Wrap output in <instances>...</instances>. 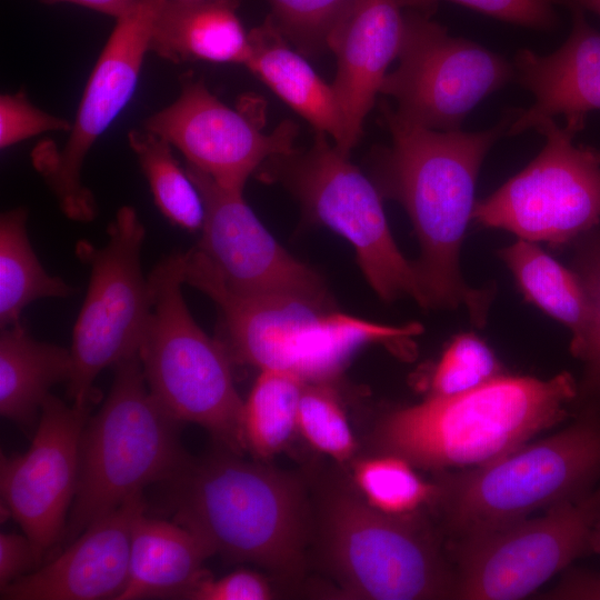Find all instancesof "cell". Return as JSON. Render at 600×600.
I'll use <instances>...</instances> for the list:
<instances>
[{
    "label": "cell",
    "mask_w": 600,
    "mask_h": 600,
    "mask_svg": "<svg viewBox=\"0 0 600 600\" xmlns=\"http://www.w3.org/2000/svg\"><path fill=\"white\" fill-rule=\"evenodd\" d=\"M163 0H137L117 23L86 84L76 120L62 149L50 141L32 152V161L60 209L70 219L90 221L97 214L92 193L82 184L89 150L130 101L138 84L152 26Z\"/></svg>",
    "instance_id": "5bb4252c"
},
{
    "label": "cell",
    "mask_w": 600,
    "mask_h": 600,
    "mask_svg": "<svg viewBox=\"0 0 600 600\" xmlns=\"http://www.w3.org/2000/svg\"><path fill=\"white\" fill-rule=\"evenodd\" d=\"M600 520V484L556 503L538 518L459 539L452 598L522 599L574 559L592 552Z\"/></svg>",
    "instance_id": "7c38bea8"
},
{
    "label": "cell",
    "mask_w": 600,
    "mask_h": 600,
    "mask_svg": "<svg viewBox=\"0 0 600 600\" xmlns=\"http://www.w3.org/2000/svg\"><path fill=\"white\" fill-rule=\"evenodd\" d=\"M354 0H268L273 23L306 56L329 49V40Z\"/></svg>",
    "instance_id": "4dcf8cb0"
},
{
    "label": "cell",
    "mask_w": 600,
    "mask_h": 600,
    "mask_svg": "<svg viewBox=\"0 0 600 600\" xmlns=\"http://www.w3.org/2000/svg\"><path fill=\"white\" fill-rule=\"evenodd\" d=\"M576 257V272L586 290L590 306L587 337L574 357L584 363L578 396L600 394V232L583 234Z\"/></svg>",
    "instance_id": "d6a6232c"
},
{
    "label": "cell",
    "mask_w": 600,
    "mask_h": 600,
    "mask_svg": "<svg viewBox=\"0 0 600 600\" xmlns=\"http://www.w3.org/2000/svg\"><path fill=\"white\" fill-rule=\"evenodd\" d=\"M71 351L32 338L20 324L1 329L0 412L23 427L33 426L50 389L69 382Z\"/></svg>",
    "instance_id": "cb8c5ba5"
},
{
    "label": "cell",
    "mask_w": 600,
    "mask_h": 600,
    "mask_svg": "<svg viewBox=\"0 0 600 600\" xmlns=\"http://www.w3.org/2000/svg\"><path fill=\"white\" fill-rule=\"evenodd\" d=\"M306 383L286 371L261 370L243 407L246 447L256 456L271 457L289 442Z\"/></svg>",
    "instance_id": "4316f807"
},
{
    "label": "cell",
    "mask_w": 600,
    "mask_h": 600,
    "mask_svg": "<svg viewBox=\"0 0 600 600\" xmlns=\"http://www.w3.org/2000/svg\"><path fill=\"white\" fill-rule=\"evenodd\" d=\"M233 454L190 459L168 481L174 521L199 536L213 553L296 577L307 538L298 484Z\"/></svg>",
    "instance_id": "277c9868"
},
{
    "label": "cell",
    "mask_w": 600,
    "mask_h": 600,
    "mask_svg": "<svg viewBox=\"0 0 600 600\" xmlns=\"http://www.w3.org/2000/svg\"><path fill=\"white\" fill-rule=\"evenodd\" d=\"M432 500L459 539L501 529L600 484V408L489 463L442 471Z\"/></svg>",
    "instance_id": "8992f818"
},
{
    "label": "cell",
    "mask_w": 600,
    "mask_h": 600,
    "mask_svg": "<svg viewBox=\"0 0 600 600\" xmlns=\"http://www.w3.org/2000/svg\"><path fill=\"white\" fill-rule=\"evenodd\" d=\"M391 147L379 161L380 190L406 209L420 243L417 262L428 308L464 306L483 324L490 298L469 287L459 257L474 208V188L490 148L507 133L511 117L482 131H439L401 118L384 106Z\"/></svg>",
    "instance_id": "6da1fadb"
},
{
    "label": "cell",
    "mask_w": 600,
    "mask_h": 600,
    "mask_svg": "<svg viewBox=\"0 0 600 600\" xmlns=\"http://www.w3.org/2000/svg\"><path fill=\"white\" fill-rule=\"evenodd\" d=\"M500 257L524 297L570 329L571 352L574 356L590 324L589 300L578 273L524 239L503 248Z\"/></svg>",
    "instance_id": "d4e9b609"
},
{
    "label": "cell",
    "mask_w": 600,
    "mask_h": 600,
    "mask_svg": "<svg viewBox=\"0 0 600 600\" xmlns=\"http://www.w3.org/2000/svg\"><path fill=\"white\" fill-rule=\"evenodd\" d=\"M44 3L68 2L81 6L117 19L131 12L137 0H41Z\"/></svg>",
    "instance_id": "f35d334b"
},
{
    "label": "cell",
    "mask_w": 600,
    "mask_h": 600,
    "mask_svg": "<svg viewBox=\"0 0 600 600\" xmlns=\"http://www.w3.org/2000/svg\"><path fill=\"white\" fill-rule=\"evenodd\" d=\"M407 460L383 454L360 460L353 478L367 502L389 514H407L431 502L436 484L421 479Z\"/></svg>",
    "instance_id": "f1b7e54d"
},
{
    "label": "cell",
    "mask_w": 600,
    "mask_h": 600,
    "mask_svg": "<svg viewBox=\"0 0 600 600\" xmlns=\"http://www.w3.org/2000/svg\"><path fill=\"white\" fill-rule=\"evenodd\" d=\"M248 34L250 56L246 66L318 132L331 137L334 146L348 156L351 149L347 127L332 86L288 46L270 17Z\"/></svg>",
    "instance_id": "603a6c76"
},
{
    "label": "cell",
    "mask_w": 600,
    "mask_h": 600,
    "mask_svg": "<svg viewBox=\"0 0 600 600\" xmlns=\"http://www.w3.org/2000/svg\"><path fill=\"white\" fill-rule=\"evenodd\" d=\"M144 129L166 139L189 166L222 188L241 192L248 178L263 163L296 151L297 127L292 122L284 121L273 132L264 133L191 74H183L179 97L151 114Z\"/></svg>",
    "instance_id": "e0dca14e"
},
{
    "label": "cell",
    "mask_w": 600,
    "mask_h": 600,
    "mask_svg": "<svg viewBox=\"0 0 600 600\" xmlns=\"http://www.w3.org/2000/svg\"><path fill=\"white\" fill-rule=\"evenodd\" d=\"M184 283L219 308L229 356L260 370L292 373L307 383H330L367 344L402 349L422 331L417 322L387 326L303 297L238 294L197 248L186 252Z\"/></svg>",
    "instance_id": "3957f363"
},
{
    "label": "cell",
    "mask_w": 600,
    "mask_h": 600,
    "mask_svg": "<svg viewBox=\"0 0 600 600\" xmlns=\"http://www.w3.org/2000/svg\"><path fill=\"white\" fill-rule=\"evenodd\" d=\"M212 554L188 528L142 512L133 523L128 581L117 600L187 599L208 576L202 564Z\"/></svg>",
    "instance_id": "44dd1931"
},
{
    "label": "cell",
    "mask_w": 600,
    "mask_h": 600,
    "mask_svg": "<svg viewBox=\"0 0 600 600\" xmlns=\"http://www.w3.org/2000/svg\"><path fill=\"white\" fill-rule=\"evenodd\" d=\"M534 130L546 138L539 154L498 190L476 202L472 219L528 241L564 244L600 222V151L576 146L554 119Z\"/></svg>",
    "instance_id": "8fae6325"
},
{
    "label": "cell",
    "mask_w": 600,
    "mask_h": 600,
    "mask_svg": "<svg viewBox=\"0 0 600 600\" xmlns=\"http://www.w3.org/2000/svg\"><path fill=\"white\" fill-rule=\"evenodd\" d=\"M238 0H163L153 21L149 51L180 63L203 60L246 64L249 34Z\"/></svg>",
    "instance_id": "7402d4cb"
},
{
    "label": "cell",
    "mask_w": 600,
    "mask_h": 600,
    "mask_svg": "<svg viewBox=\"0 0 600 600\" xmlns=\"http://www.w3.org/2000/svg\"><path fill=\"white\" fill-rule=\"evenodd\" d=\"M28 211L8 210L0 218V326L20 323L24 308L42 298H66L74 289L50 276L39 261L27 233Z\"/></svg>",
    "instance_id": "484cf974"
},
{
    "label": "cell",
    "mask_w": 600,
    "mask_h": 600,
    "mask_svg": "<svg viewBox=\"0 0 600 600\" xmlns=\"http://www.w3.org/2000/svg\"><path fill=\"white\" fill-rule=\"evenodd\" d=\"M577 397L578 386L569 372L547 380L500 374L473 389L431 394L390 412L378 426L374 441L384 454L421 468L478 467L561 422Z\"/></svg>",
    "instance_id": "7a4b0ae2"
},
{
    "label": "cell",
    "mask_w": 600,
    "mask_h": 600,
    "mask_svg": "<svg viewBox=\"0 0 600 600\" xmlns=\"http://www.w3.org/2000/svg\"><path fill=\"white\" fill-rule=\"evenodd\" d=\"M90 404L68 406L50 394L23 453L1 454L0 491L8 513L31 540L40 560L64 533L76 494L80 442Z\"/></svg>",
    "instance_id": "9a60e30c"
},
{
    "label": "cell",
    "mask_w": 600,
    "mask_h": 600,
    "mask_svg": "<svg viewBox=\"0 0 600 600\" xmlns=\"http://www.w3.org/2000/svg\"><path fill=\"white\" fill-rule=\"evenodd\" d=\"M109 394L89 418L80 442L76 494L62 537L71 542L92 523L191 459L178 424L151 394L139 356L114 366Z\"/></svg>",
    "instance_id": "5b68a950"
},
{
    "label": "cell",
    "mask_w": 600,
    "mask_h": 600,
    "mask_svg": "<svg viewBox=\"0 0 600 600\" xmlns=\"http://www.w3.org/2000/svg\"><path fill=\"white\" fill-rule=\"evenodd\" d=\"M398 67L386 74L380 93L397 102L403 119L439 131L460 130L470 111L514 78L500 54L452 37L428 10L404 13Z\"/></svg>",
    "instance_id": "4fadbf2b"
},
{
    "label": "cell",
    "mask_w": 600,
    "mask_h": 600,
    "mask_svg": "<svg viewBox=\"0 0 600 600\" xmlns=\"http://www.w3.org/2000/svg\"><path fill=\"white\" fill-rule=\"evenodd\" d=\"M407 514L382 512L343 491L327 497L323 557L348 594L373 600L452 598L454 574L432 533Z\"/></svg>",
    "instance_id": "ba28073f"
},
{
    "label": "cell",
    "mask_w": 600,
    "mask_h": 600,
    "mask_svg": "<svg viewBox=\"0 0 600 600\" xmlns=\"http://www.w3.org/2000/svg\"><path fill=\"white\" fill-rule=\"evenodd\" d=\"M72 124L33 106L23 89L0 98V148L48 131H70Z\"/></svg>",
    "instance_id": "e575fe53"
},
{
    "label": "cell",
    "mask_w": 600,
    "mask_h": 600,
    "mask_svg": "<svg viewBox=\"0 0 600 600\" xmlns=\"http://www.w3.org/2000/svg\"><path fill=\"white\" fill-rule=\"evenodd\" d=\"M591 549L592 552L600 553V520L596 524L591 534Z\"/></svg>",
    "instance_id": "60d3db41"
},
{
    "label": "cell",
    "mask_w": 600,
    "mask_h": 600,
    "mask_svg": "<svg viewBox=\"0 0 600 600\" xmlns=\"http://www.w3.org/2000/svg\"><path fill=\"white\" fill-rule=\"evenodd\" d=\"M186 170L204 208L197 249L228 289L242 296H297L331 302L320 276L277 242L241 191L222 188L189 164Z\"/></svg>",
    "instance_id": "2e32d148"
},
{
    "label": "cell",
    "mask_w": 600,
    "mask_h": 600,
    "mask_svg": "<svg viewBox=\"0 0 600 600\" xmlns=\"http://www.w3.org/2000/svg\"><path fill=\"white\" fill-rule=\"evenodd\" d=\"M272 592L267 580L257 572L238 570L220 579L209 574L189 592L191 600H268Z\"/></svg>",
    "instance_id": "d590c367"
},
{
    "label": "cell",
    "mask_w": 600,
    "mask_h": 600,
    "mask_svg": "<svg viewBox=\"0 0 600 600\" xmlns=\"http://www.w3.org/2000/svg\"><path fill=\"white\" fill-rule=\"evenodd\" d=\"M128 141L161 213L188 231L201 229L204 218L202 198L187 170L174 158L172 146L147 129L131 130Z\"/></svg>",
    "instance_id": "83f0119b"
},
{
    "label": "cell",
    "mask_w": 600,
    "mask_h": 600,
    "mask_svg": "<svg viewBox=\"0 0 600 600\" xmlns=\"http://www.w3.org/2000/svg\"><path fill=\"white\" fill-rule=\"evenodd\" d=\"M500 374L501 366L491 349L476 334L461 333L452 339L433 369L432 394L460 393Z\"/></svg>",
    "instance_id": "1f68e13d"
},
{
    "label": "cell",
    "mask_w": 600,
    "mask_h": 600,
    "mask_svg": "<svg viewBox=\"0 0 600 600\" xmlns=\"http://www.w3.org/2000/svg\"><path fill=\"white\" fill-rule=\"evenodd\" d=\"M142 493L102 517L43 567L0 589L2 600H102L123 591L131 534L144 512Z\"/></svg>",
    "instance_id": "ac0fdd59"
},
{
    "label": "cell",
    "mask_w": 600,
    "mask_h": 600,
    "mask_svg": "<svg viewBox=\"0 0 600 600\" xmlns=\"http://www.w3.org/2000/svg\"><path fill=\"white\" fill-rule=\"evenodd\" d=\"M107 233L102 248L81 241L76 249L90 268L73 329L72 373L67 383L69 398L79 406L94 400L93 383L103 369L139 356L152 312L149 278L141 267L146 230L136 210L121 207Z\"/></svg>",
    "instance_id": "30bf717a"
},
{
    "label": "cell",
    "mask_w": 600,
    "mask_h": 600,
    "mask_svg": "<svg viewBox=\"0 0 600 600\" xmlns=\"http://www.w3.org/2000/svg\"><path fill=\"white\" fill-rule=\"evenodd\" d=\"M186 252H173L149 274L152 312L139 359L147 386L173 419L206 428L228 450L246 447L244 401L224 344L194 321L184 301Z\"/></svg>",
    "instance_id": "52a82bcc"
},
{
    "label": "cell",
    "mask_w": 600,
    "mask_h": 600,
    "mask_svg": "<svg viewBox=\"0 0 600 600\" xmlns=\"http://www.w3.org/2000/svg\"><path fill=\"white\" fill-rule=\"evenodd\" d=\"M569 8L572 29L559 49L546 56L529 49L516 54L514 79L534 101L513 113L508 137L557 116H562L564 128L577 134L584 128L587 114L600 110V32L587 22L582 9Z\"/></svg>",
    "instance_id": "d6986e66"
},
{
    "label": "cell",
    "mask_w": 600,
    "mask_h": 600,
    "mask_svg": "<svg viewBox=\"0 0 600 600\" xmlns=\"http://www.w3.org/2000/svg\"><path fill=\"white\" fill-rule=\"evenodd\" d=\"M404 13L397 0H354L331 34L337 56L332 89L344 118L350 149L359 140L387 69L398 57Z\"/></svg>",
    "instance_id": "ffe728a7"
},
{
    "label": "cell",
    "mask_w": 600,
    "mask_h": 600,
    "mask_svg": "<svg viewBox=\"0 0 600 600\" xmlns=\"http://www.w3.org/2000/svg\"><path fill=\"white\" fill-rule=\"evenodd\" d=\"M439 1H451L496 19L538 30L558 24L553 0H397L408 9L432 10Z\"/></svg>",
    "instance_id": "836d02e7"
},
{
    "label": "cell",
    "mask_w": 600,
    "mask_h": 600,
    "mask_svg": "<svg viewBox=\"0 0 600 600\" xmlns=\"http://www.w3.org/2000/svg\"><path fill=\"white\" fill-rule=\"evenodd\" d=\"M297 430L318 451L338 462L352 458L357 441L329 383H306L300 397Z\"/></svg>",
    "instance_id": "f546056e"
},
{
    "label": "cell",
    "mask_w": 600,
    "mask_h": 600,
    "mask_svg": "<svg viewBox=\"0 0 600 600\" xmlns=\"http://www.w3.org/2000/svg\"><path fill=\"white\" fill-rule=\"evenodd\" d=\"M550 599H594L600 600V573L572 571L550 592Z\"/></svg>",
    "instance_id": "74e56055"
},
{
    "label": "cell",
    "mask_w": 600,
    "mask_h": 600,
    "mask_svg": "<svg viewBox=\"0 0 600 600\" xmlns=\"http://www.w3.org/2000/svg\"><path fill=\"white\" fill-rule=\"evenodd\" d=\"M40 561L26 533H0V589L36 570Z\"/></svg>",
    "instance_id": "8d00e7d4"
},
{
    "label": "cell",
    "mask_w": 600,
    "mask_h": 600,
    "mask_svg": "<svg viewBox=\"0 0 600 600\" xmlns=\"http://www.w3.org/2000/svg\"><path fill=\"white\" fill-rule=\"evenodd\" d=\"M327 138L318 132L306 153L270 159L276 174L298 197L310 220L350 242L363 276L382 300L409 296L428 308L417 267L391 234L379 189Z\"/></svg>",
    "instance_id": "9c48e42d"
},
{
    "label": "cell",
    "mask_w": 600,
    "mask_h": 600,
    "mask_svg": "<svg viewBox=\"0 0 600 600\" xmlns=\"http://www.w3.org/2000/svg\"><path fill=\"white\" fill-rule=\"evenodd\" d=\"M554 3L566 4L567 7H578L589 10L600 16V0H553Z\"/></svg>",
    "instance_id": "ab89813d"
}]
</instances>
